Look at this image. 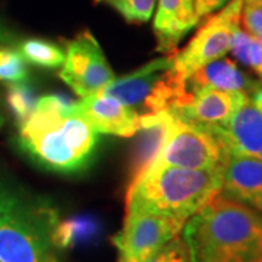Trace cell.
Here are the masks:
<instances>
[{
	"label": "cell",
	"mask_w": 262,
	"mask_h": 262,
	"mask_svg": "<svg viewBox=\"0 0 262 262\" xmlns=\"http://www.w3.org/2000/svg\"><path fill=\"white\" fill-rule=\"evenodd\" d=\"M18 50L27 63L38 67L56 69L64 63V50L47 39H25L19 44Z\"/></svg>",
	"instance_id": "obj_18"
},
{
	"label": "cell",
	"mask_w": 262,
	"mask_h": 262,
	"mask_svg": "<svg viewBox=\"0 0 262 262\" xmlns=\"http://www.w3.org/2000/svg\"><path fill=\"white\" fill-rule=\"evenodd\" d=\"M64 54L58 76L80 99L102 92L115 79L102 48L89 31H82L67 41Z\"/></svg>",
	"instance_id": "obj_8"
},
{
	"label": "cell",
	"mask_w": 262,
	"mask_h": 262,
	"mask_svg": "<svg viewBox=\"0 0 262 262\" xmlns=\"http://www.w3.org/2000/svg\"><path fill=\"white\" fill-rule=\"evenodd\" d=\"M77 113L94 127L96 133L131 137L141 127V117L110 96L96 94L75 102Z\"/></svg>",
	"instance_id": "obj_11"
},
{
	"label": "cell",
	"mask_w": 262,
	"mask_h": 262,
	"mask_svg": "<svg viewBox=\"0 0 262 262\" xmlns=\"http://www.w3.org/2000/svg\"><path fill=\"white\" fill-rule=\"evenodd\" d=\"M185 223L182 219L169 215L125 213L121 232L114 236L113 242L120 253L144 262L163 245L178 237Z\"/></svg>",
	"instance_id": "obj_9"
},
{
	"label": "cell",
	"mask_w": 262,
	"mask_h": 262,
	"mask_svg": "<svg viewBox=\"0 0 262 262\" xmlns=\"http://www.w3.org/2000/svg\"><path fill=\"white\" fill-rule=\"evenodd\" d=\"M19 143L48 170L73 173L92 160L98 133L76 111L75 102L46 95L38 98L34 111L19 125Z\"/></svg>",
	"instance_id": "obj_1"
},
{
	"label": "cell",
	"mask_w": 262,
	"mask_h": 262,
	"mask_svg": "<svg viewBox=\"0 0 262 262\" xmlns=\"http://www.w3.org/2000/svg\"><path fill=\"white\" fill-rule=\"evenodd\" d=\"M241 25L248 34L262 38V5L244 2V8L241 13Z\"/></svg>",
	"instance_id": "obj_24"
},
{
	"label": "cell",
	"mask_w": 262,
	"mask_h": 262,
	"mask_svg": "<svg viewBox=\"0 0 262 262\" xmlns=\"http://www.w3.org/2000/svg\"><path fill=\"white\" fill-rule=\"evenodd\" d=\"M115 9L128 22H147L151 18L156 0H95Z\"/></svg>",
	"instance_id": "obj_22"
},
{
	"label": "cell",
	"mask_w": 262,
	"mask_h": 262,
	"mask_svg": "<svg viewBox=\"0 0 262 262\" xmlns=\"http://www.w3.org/2000/svg\"><path fill=\"white\" fill-rule=\"evenodd\" d=\"M28 75V66L19 50L0 47V82L24 83Z\"/></svg>",
	"instance_id": "obj_20"
},
{
	"label": "cell",
	"mask_w": 262,
	"mask_h": 262,
	"mask_svg": "<svg viewBox=\"0 0 262 262\" xmlns=\"http://www.w3.org/2000/svg\"><path fill=\"white\" fill-rule=\"evenodd\" d=\"M229 158L230 153L213 131L172 115L168 137L150 168L177 166L200 170H225Z\"/></svg>",
	"instance_id": "obj_6"
},
{
	"label": "cell",
	"mask_w": 262,
	"mask_h": 262,
	"mask_svg": "<svg viewBox=\"0 0 262 262\" xmlns=\"http://www.w3.org/2000/svg\"><path fill=\"white\" fill-rule=\"evenodd\" d=\"M2 124H3V115H2V111H0V127H2Z\"/></svg>",
	"instance_id": "obj_30"
},
{
	"label": "cell",
	"mask_w": 262,
	"mask_h": 262,
	"mask_svg": "<svg viewBox=\"0 0 262 262\" xmlns=\"http://www.w3.org/2000/svg\"><path fill=\"white\" fill-rule=\"evenodd\" d=\"M223 170L150 168L128 185L125 213H147L188 222L222 191Z\"/></svg>",
	"instance_id": "obj_4"
},
{
	"label": "cell",
	"mask_w": 262,
	"mask_h": 262,
	"mask_svg": "<svg viewBox=\"0 0 262 262\" xmlns=\"http://www.w3.org/2000/svg\"><path fill=\"white\" fill-rule=\"evenodd\" d=\"M246 3H255V5H262V0H244Z\"/></svg>",
	"instance_id": "obj_29"
},
{
	"label": "cell",
	"mask_w": 262,
	"mask_h": 262,
	"mask_svg": "<svg viewBox=\"0 0 262 262\" xmlns=\"http://www.w3.org/2000/svg\"><path fill=\"white\" fill-rule=\"evenodd\" d=\"M261 82L253 80L252 77L244 73L233 60L222 57L198 69L187 79L189 91L196 89H217L227 92H255Z\"/></svg>",
	"instance_id": "obj_15"
},
{
	"label": "cell",
	"mask_w": 262,
	"mask_h": 262,
	"mask_svg": "<svg viewBox=\"0 0 262 262\" xmlns=\"http://www.w3.org/2000/svg\"><path fill=\"white\" fill-rule=\"evenodd\" d=\"M118 262H137L136 259H133L130 256H125V255H122L120 253V258H118Z\"/></svg>",
	"instance_id": "obj_28"
},
{
	"label": "cell",
	"mask_w": 262,
	"mask_h": 262,
	"mask_svg": "<svg viewBox=\"0 0 262 262\" xmlns=\"http://www.w3.org/2000/svg\"><path fill=\"white\" fill-rule=\"evenodd\" d=\"M170 121L172 115L169 113L141 117L140 130L136 133L139 134V143L131 165L130 185L140 179L158 158L168 137Z\"/></svg>",
	"instance_id": "obj_16"
},
{
	"label": "cell",
	"mask_w": 262,
	"mask_h": 262,
	"mask_svg": "<svg viewBox=\"0 0 262 262\" xmlns=\"http://www.w3.org/2000/svg\"><path fill=\"white\" fill-rule=\"evenodd\" d=\"M255 262H262V255H261V256H259V258H258V259H256V261H255Z\"/></svg>",
	"instance_id": "obj_32"
},
{
	"label": "cell",
	"mask_w": 262,
	"mask_h": 262,
	"mask_svg": "<svg viewBox=\"0 0 262 262\" xmlns=\"http://www.w3.org/2000/svg\"><path fill=\"white\" fill-rule=\"evenodd\" d=\"M251 99H252L253 103H256L259 108H261L262 111V84L255 91V92H252L251 94Z\"/></svg>",
	"instance_id": "obj_27"
},
{
	"label": "cell",
	"mask_w": 262,
	"mask_h": 262,
	"mask_svg": "<svg viewBox=\"0 0 262 262\" xmlns=\"http://www.w3.org/2000/svg\"><path fill=\"white\" fill-rule=\"evenodd\" d=\"M196 24L194 0H158V12L153 24L158 39L156 50L165 54L175 53L181 39Z\"/></svg>",
	"instance_id": "obj_14"
},
{
	"label": "cell",
	"mask_w": 262,
	"mask_h": 262,
	"mask_svg": "<svg viewBox=\"0 0 262 262\" xmlns=\"http://www.w3.org/2000/svg\"><path fill=\"white\" fill-rule=\"evenodd\" d=\"M144 262H189L187 246L182 237H175L151 253Z\"/></svg>",
	"instance_id": "obj_23"
},
{
	"label": "cell",
	"mask_w": 262,
	"mask_h": 262,
	"mask_svg": "<svg viewBox=\"0 0 262 262\" xmlns=\"http://www.w3.org/2000/svg\"><path fill=\"white\" fill-rule=\"evenodd\" d=\"M37 99L38 98L34 94V91L28 84L12 83L8 88L6 102H8V106L10 108L12 114L15 115V118L18 120L19 125L34 111Z\"/></svg>",
	"instance_id": "obj_21"
},
{
	"label": "cell",
	"mask_w": 262,
	"mask_h": 262,
	"mask_svg": "<svg viewBox=\"0 0 262 262\" xmlns=\"http://www.w3.org/2000/svg\"><path fill=\"white\" fill-rule=\"evenodd\" d=\"M227 151L236 156L256 158L262 150V111L249 99L223 127L211 130Z\"/></svg>",
	"instance_id": "obj_12"
},
{
	"label": "cell",
	"mask_w": 262,
	"mask_h": 262,
	"mask_svg": "<svg viewBox=\"0 0 262 262\" xmlns=\"http://www.w3.org/2000/svg\"><path fill=\"white\" fill-rule=\"evenodd\" d=\"M251 99L246 92H227L217 89L189 91V96L182 106L172 111V115L182 121L214 130L223 127L242 105Z\"/></svg>",
	"instance_id": "obj_10"
},
{
	"label": "cell",
	"mask_w": 262,
	"mask_h": 262,
	"mask_svg": "<svg viewBox=\"0 0 262 262\" xmlns=\"http://www.w3.org/2000/svg\"><path fill=\"white\" fill-rule=\"evenodd\" d=\"M98 233V223L91 217H72L60 220L53 234L56 248H73L92 239Z\"/></svg>",
	"instance_id": "obj_17"
},
{
	"label": "cell",
	"mask_w": 262,
	"mask_h": 262,
	"mask_svg": "<svg viewBox=\"0 0 262 262\" xmlns=\"http://www.w3.org/2000/svg\"><path fill=\"white\" fill-rule=\"evenodd\" d=\"M13 34L10 32L9 28L0 20V47H5L6 44L13 42Z\"/></svg>",
	"instance_id": "obj_26"
},
{
	"label": "cell",
	"mask_w": 262,
	"mask_h": 262,
	"mask_svg": "<svg viewBox=\"0 0 262 262\" xmlns=\"http://www.w3.org/2000/svg\"><path fill=\"white\" fill-rule=\"evenodd\" d=\"M101 95L143 115L172 113L189 96L187 79L173 67V53L149 61L130 75L114 79Z\"/></svg>",
	"instance_id": "obj_5"
},
{
	"label": "cell",
	"mask_w": 262,
	"mask_h": 262,
	"mask_svg": "<svg viewBox=\"0 0 262 262\" xmlns=\"http://www.w3.org/2000/svg\"><path fill=\"white\" fill-rule=\"evenodd\" d=\"M230 0H194L196 19H204L217 10L223 9Z\"/></svg>",
	"instance_id": "obj_25"
},
{
	"label": "cell",
	"mask_w": 262,
	"mask_h": 262,
	"mask_svg": "<svg viewBox=\"0 0 262 262\" xmlns=\"http://www.w3.org/2000/svg\"><path fill=\"white\" fill-rule=\"evenodd\" d=\"M256 158H258V159H261V160H262V150H261V151H259V155H258Z\"/></svg>",
	"instance_id": "obj_31"
},
{
	"label": "cell",
	"mask_w": 262,
	"mask_h": 262,
	"mask_svg": "<svg viewBox=\"0 0 262 262\" xmlns=\"http://www.w3.org/2000/svg\"><path fill=\"white\" fill-rule=\"evenodd\" d=\"M189 262H255L262 255V214L222 191L182 229Z\"/></svg>",
	"instance_id": "obj_2"
},
{
	"label": "cell",
	"mask_w": 262,
	"mask_h": 262,
	"mask_svg": "<svg viewBox=\"0 0 262 262\" xmlns=\"http://www.w3.org/2000/svg\"><path fill=\"white\" fill-rule=\"evenodd\" d=\"M222 192L262 214V160L232 155L223 170Z\"/></svg>",
	"instance_id": "obj_13"
},
{
	"label": "cell",
	"mask_w": 262,
	"mask_h": 262,
	"mask_svg": "<svg viewBox=\"0 0 262 262\" xmlns=\"http://www.w3.org/2000/svg\"><path fill=\"white\" fill-rule=\"evenodd\" d=\"M230 53L236 61L249 67L262 80V38L253 37L239 27L232 39Z\"/></svg>",
	"instance_id": "obj_19"
},
{
	"label": "cell",
	"mask_w": 262,
	"mask_h": 262,
	"mask_svg": "<svg viewBox=\"0 0 262 262\" xmlns=\"http://www.w3.org/2000/svg\"><path fill=\"white\" fill-rule=\"evenodd\" d=\"M242 8L244 0H230L215 15L206 18L185 47L173 53V67L185 79L230 51L234 32L241 25Z\"/></svg>",
	"instance_id": "obj_7"
},
{
	"label": "cell",
	"mask_w": 262,
	"mask_h": 262,
	"mask_svg": "<svg viewBox=\"0 0 262 262\" xmlns=\"http://www.w3.org/2000/svg\"><path fill=\"white\" fill-rule=\"evenodd\" d=\"M58 222L48 198L0 177V262H57L53 234Z\"/></svg>",
	"instance_id": "obj_3"
}]
</instances>
